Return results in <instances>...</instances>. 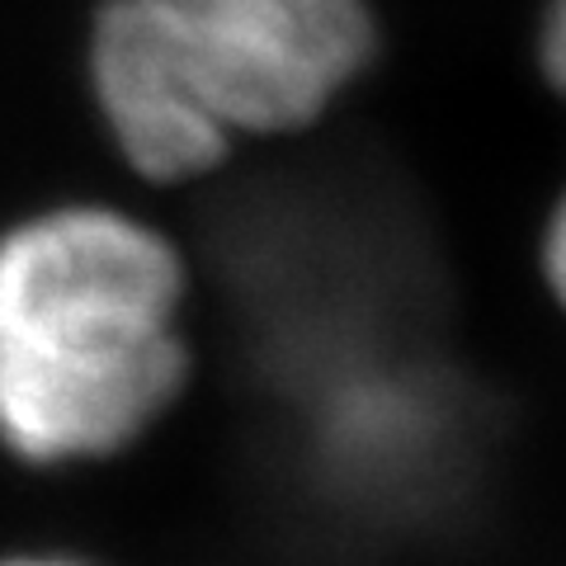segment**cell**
Segmentation results:
<instances>
[{
	"instance_id": "obj_2",
	"label": "cell",
	"mask_w": 566,
	"mask_h": 566,
	"mask_svg": "<svg viewBox=\"0 0 566 566\" xmlns=\"http://www.w3.org/2000/svg\"><path fill=\"white\" fill-rule=\"evenodd\" d=\"M237 137L316 123L374 57L368 0H161Z\"/></svg>"
},
{
	"instance_id": "obj_3",
	"label": "cell",
	"mask_w": 566,
	"mask_h": 566,
	"mask_svg": "<svg viewBox=\"0 0 566 566\" xmlns=\"http://www.w3.org/2000/svg\"><path fill=\"white\" fill-rule=\"evenodd\" d=\"M91 81L118 151L147 180H193L232 151V123L161 0H109L99 10Z\"/></svg>"
},
{
	"instance_id": "obj_5",
	"label": "cell",
	"mask_w": 566,
	"mask_h": 566,
	"mask_svg": "<svg viewBox=\"0 0 566 566\" xmlns=\"http://www.w3.org/2000/svg\"><path fill=\"white\" fill-rule=\"evenodd\" d=\"M543 279H547V289H553L557 307L566 312V193H562V203L553 208L547 232H543Z\"/></svg>"
},
{
	"instance_id": "obj_6",
	"label": "cell",
	"mask_w": 566,
	"mask_h": 566,
	"mask_svg": "<svg viewBox=\"0 0 566 566\" xmlns=\"http://www.w3.org/2000/svg\"><path fill=\"white\" fill-rule=\"evenodd\" d=\"M6 566H81V562H48V557H39V562H6Z\"/></svg>"
},
{
	"instance_id": "obj_1",
	"label": "cell",
	"mask_w": 566,
	"mask_h": 566,
	"mask_svg": "<svg viewBox=\"0 0 566 566\" xmlns=\"http://www.w3.org/2000/svg\"><path fill=\"white\" fill-rule=\"evenodd\" d=\"M185 260L118 208H57L0 241V439L29 463L128 449L189 374Z\"/></svg>"
},
{
	"instance_id": "obj_4",
	"label": "cell",
	"mask_w": 566,
	"mask_h": 566,
	"mask_svg": "<svg viewBox=\"0 0 566 566\" xmlns=\"http://www.w3.org/2000/svg\"><path fill=\"white\" fill-rule=\"evenodd\" d=\"M538 57H543V76L566 99V0H547L538 29Z\"/></svg>"
}]
</instances>
